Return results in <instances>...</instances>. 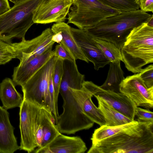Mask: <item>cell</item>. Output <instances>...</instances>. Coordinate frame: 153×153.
Returning a JSON list of instances; mask_svg holds the SVG:
<instances>
[{
	"label": "cell",
	"mask_w": 153,
	"mask_h": 153,
	"mask_svg": "<svg viewBox=\"0 0 153 153\" xmlns=\"http://www.w3.org/2000/svg\"><path fill=\"white\" fill-rule=\"evenodd\" d=\"M147 25L150 27H153V15L146 23Z\"/></svg>",
	"instance_id": "obj_34"
},
{
	"label": "cell",
	"mask_w": 153,
	"mask_h": 153,
	"mask_svg": "<svg viewBox=\"0 0 153 153\" xmlns=\"http://www.w3.org/2000/svg\"><path fill=\"white\" fill-rule=\"evenodd\" d=\"M135 115L137 117L136 121L138 122L146 123L150 126L153 128V112L149 109L143 108L140 107H137Z\"/></svg>",
	"instance_id": "obj_28"
},
{
	"label": "cell",
	"mask_w": 153,
	"mask_h": 153,
	"mask_svg": "<svg viewBox=\"0 0 153 153\" xmlns=\"http://www.w3.org/2000/svg\"><path fill=\"white\" fill-rule=\"evenodd\" d=\"M120 61L110 62L107 79L100 87L105 90L119 92L120 84L125 79L120 66Z\"/></svg>",
	"instance_id": "obj_20"
},
{
	"label": "cell",
	"mask_w": 153,
	"mask_h": 153,
	"mask_svg": "<svg viewBox=\"0 0 153 153\" xmlns=\"http://www.w3.org/2000/svg\"><path fill=\"white\" fill-rule=\"evenodd\" d=\"M86 145L78 136L70 137L60 133L45 146L34 150L36 153H84Z\"/></svg>",
	"instance_id": "obj_14"
},
{
	"label": "cell",
	"mask_w": 153,
	"mask_h": 153,
	"mask_svg": "<svg viewBox=\"0 0 153 153\" xmlns=\"http://www.w3.org/2000/svg\"><path fill=\"white\" fill-rule=\"evenodd\" d=\"M44 0H24L0 15V40L10 44L13 38H25L34 24V13Z\"/></svg>",
	"instance_id": "obj_5"
},
{
	"label": "cell",
	"mask_w": 153,
	"mask_h": 153,
	"mask_svg": "<svg viewBox=\"0 0 153 153\" xmlns=\"http://www.w3.org/2000/svg\"><path fill=\"white\" fill-rule=\"evenodd\" d=\"M140 77L148 89L153 88V65L142 68L139 73Z\"/></svg>",
	"instance_id": "obj_30"
},
{
	"label": "cell",
	"mask_w": 153,
	"mask_h": 153,
	"mask_svg": "<svg viewBox=\"0 0 153 153\" xmlns=\"http://www.w3.org/2000/svg\"><path fill=\"white\" fill-rule=\"evenodd\" d=\"M63 60L58 58L54 65L52 78L54 91V100L55 107L58 109V99L59 90L63 73Z\"/></svg>",
	"instance_id": "obj_25"
},
{
	"label": "cell",
	"mask_w": 153,
	"mask_h": 153,
	"mask_svg": "<svg viewBox=\"0 0 153 153\" xmlns=\"http://www.w3.org/2000/svg\"><path fill=\"white\" fill-rule=\"evenodd\" d=\"M138 123L137 121L134 120L130 123L119 126H110L104 125L101 126L94 130L91 138L92 143L109 137Z\"/></svg>",
	"instance_id": "obj_22"
},
{
	"label": "cell",
	"mask_w": 153,
	"mask_h": 153,
	"mask_svg": "<svg viewBox=\"0 0 153 153\" xmlns=\"http://www.w3.org/2000/svg\"><path fill=\"white\" fill-rule=\"evenodd\" d=\"M16 58L15 50L11 45L0 40V65L5 64Z\"/></svg>",
	"instance_id": "obj_27"
},
{
	"label": "cell",
	"mask_w": 153,
	"mask_h": 153,
	"mask_svg": "<svg viewBox=\"0 0 153 153\" xmlns=\"http://www.w3.org/2000/svg\"><path fill=\"white\" fill-rule=\"evenodd\" d=\"M52 48H50L42 54L29 60L20 62L14 68L12 80L16 86H22L54 55V50Z\"/></svg>",
	"instance_id": "obj_15"
},
{
	"label": "cell",
	"mask_w": 153,
	"mask_h": 153,
	"mask_svg": "<svg viewBox=\"0 0 153 153\" xmlns=\"http://www.w3.org/2000/svg\"><path fill=\"white\" fill-rule=\"evenodd\" d=\"M53 33L50 28H46L37 37L30 40L22 39L19 42L11 43L20 62L29 60L40 55L55 43L52 39Z\"/></svg>",
	"instance_id": "obj_9"
},
{
	"label": "cell",
	"mask_w": 153,
	"mask_h": 153,
	"mask_svg": "<svg viewBox=\"0 0 153 153\" xmlns=\"http://www.w3.org/2000/svg\"><path fill=\"white\" fill-rule=\"evenodd\" d=\"M71 28L67 23L62 22L54 24L51 29L60 33L62 37L61 42L69 50L76 60L80 59L89 63L75 40L72 33Z\"/></svg>",
	"instance_id": "obj_18"
},
{
	"label": "cell",
	"mask_w": 153,
	"mask_h": 153,
	"mask_svg": "<svg viewBox=\"0 0 153 153\" xmlns=\"http://www.w3.org/2000/svg\"><path fill=\"white\" fill-rule=\"evenodd\" d=\"M95 97L98 101V108L105 118V125L110 126H115L133 121L109 105L100 98Z\"/></svg>",
	"instance_id": "obj_19"
},
{
	"label": "cell",
	"mask_w": 153,
	"mask_h": 153,
	"mask_svg": "<svg viewBox=\"0 0 153 153\" xmlns=\"http://www.w3.org/2000/svg\"><path fill=\"white\" fill-rule=\"evenodd\" d=\"M19 108V127L21 135L19 149L29 153L34 151L37 147L35 134L41 108L24 99Z\"/></svg>",
	"instance_id": "obj_8"
},
{
	"label": "cell",
	"mask_w": 153,
	"mask_h": 153,
	"mask_svg": "<svg viewBox=\"0 0 153 153\" xmlns=\"http://www.w3.org/2000/svg\"><path fill=\"white\" fill-rule=\"evenodd\" d=\"M104 5L121 12L140 9L135 0H98Z\"/></svg>",
	"instance_id": "obj_26"
},
{
	"label": "cell",
	"mask_w": 153,
	"mask_h": 153,
	"mask_svg": "<svg viewBox=\"0 0 153 153\" xmlns=\"http://www.w3.org/2000/svg\"><path fill=\"white\" fill-rule=\"evenodd\" d=\"M13 80L6 78L0 83V99L3 107L7 110L16 107H20L23 97L17 91Z\"/></svg>",
	"instance_id": "obj_17"
},
{
	"label": "cell",
	"mask_w": 153,
	"mask_h": 153,
	"mask_svg": "<svg viewBox=\"0 0 153 153\" xmlns=\"http://www.w3.org/2000/svg\"><path fill=\"white\" fill-rule=\"evenodd\" d=\"M140 10L145 12H153V0H135Z\"/></svg>",
	"instance_id": "obj_31"
},
{
	"label": "cell",
	"mask_w": 153,
	"mask_h": 153,
	"mask_svg": "<svg viewBox=\"0 0 153 153\" xmlns=\"http://www.w3.org/2000/svg\"><path fill=\"white\" fill-rule=\"evenodd\" d=\"M52 114L45 109L41 108V119L43 139L41 148L46 146L60 133L56 125L53 122L55 119L54 120L55 118Z\"/></svg>",
	"instance_id": "obj_21"
},
{
	"label": "cell",
	"mask_w": 153,
	"mask_h": 153,
	"mask_svg": "<svg viewBox=\"0 0 153 153\" xmlns=\"http://www.w3.org/2000/svg\"><path fill=\"white\" fill-rule=\"evenodd\" d=\"M104 55L110 62L123 61L120 49L114 43L94 38Z\"/></svg>",
	"instance_id": "obj_23"
},
{
	"label": "cell",
	"mask_w": 153,
	"mask_h": 153,
	"mask_svg": "<svg viewBox=\"0 0 153 153\" xmlns=\"http://www.w3.org/2000/svg\"><path fill=\"white\" fill-rule=\"evenodd\" d=\"M98 0H72L68 14L67 24L83 30L92 27L108 17L121 13Z\"/></svg>",
	"instance_id": "obj_7"
},
{
	"label": "cell",
	"mask_w": 153,
	"mask_h": 153,
	"mask_svg": "<svg viewBox=\"0 0 153 153\" xmlns=\"http://www.w3.org/2000/svg\"><path fill=\"white\" fill-rule=\"evenodd\" d=\"M54 56L63 60H67L76 63V59L69 50L62 42L56 46Z\"/></svg>",
	"instance_id": "obj_29"
},
{
	"label": "cell",
	"mask_w": 153,
	"mask_h": 153,
	"mask_svg": "<svg viewBox=\"0 0 153 153\" xmlns=\"http://www.w3.org/2000/svg\"><path fill=\"white\" fill-rule=\"evenodd\" d=\"M7 110L0 106V153H13L19 149Z\"/></svg>",
	"instance_id": "obj_16"
},
{
	"label": "cell",
	"mask_w": 153,
	"mask_h": 153,
	"mask_svg": "<svg viewBox=\"0 0 153 153\" xmlns=\"http://www.w3.org/2000/svg\"><path fill=\"white\" fill-rule=\"evenodd\" d=\"M93 96L97 97L132 121L134 120L137 106L134 102L125 95L101 89L94 84L93 86Z\"/></svg>",
	"instance_id": "obj_13"
},
{
	"label": "cell",
	"mask_w": 153,
	"mask_h": 153,
	"mask_svg": "<svg viewBox=\"0 0 153 153\" xmlns=\"http://www.w3.org/2000/svg\"><path fill=\"white\" fill-rule=\"evenodd\" d=\"M72 3V0H44L34 13V23L64 22Z\"/></svg>",
	"instance_id": "obj_11"
},
{
	"label": "cell",
	"mask_w": 153,
	"mask_h": 153,
	"mask_svg": "<svg viewBox=\"0 0 153 153\" xmlns=\"http://www.w3.org/2000/svg\"><path fill=\"white\" fill-rule=\"evenodd\" d=\"M10 8L8 0H0V15L9 10Z\"/></svg>",
	"instance_id": "obj_33"
},
{
	"label": "cell",
	"mask_w": 153,
	"mask_h": 153,
	"mask_svg": "<svg viewBox=\"0 0 153 153\" xmlns=\"http://www.w3.org/2000/svg\"><path fill=\"white\" fill-rule=\"evenodd\" d=\"M14 4H16L24 0H9Z\"/></svg>",
	"instance_id": "obj_35"
},
{
	"label": "cell",
	"mask_w": 153,
	"mask_h": 153,
	"mask_svg": "<svg viewBox=\"0 0 153 153\" xmlns=\"http://www.w3.org/2000/svg\"><path fill=\"white\" fill-rule=\"evenodd\" d=\"M153 128L144 122L93 143L88 153H153Z\"/></svg>",
	"instance_id": "obj_1"
},
{
	"label": "cell",
	"mask_w": 153,
	"mask_h": 153,
	"mask_svg": "<svg viewBox=\"0 0 153 153\" xmlns=\"http://www.w3.org/2000/svg\"><path fill=\"white\" fill-rule=\"evenodd\" d=\"M57 58L54 55L21 86L24 99L52 114L48 85Z\"/></svg>",
	"instance_id": "obj_6"
},
{
	"label": "cell",
	"mask_w": 153,
	"mask_h": 153,
	"mask_svg": "<svg viewBox=\"0 0 153 153\" xmlns=\"http://www.w3.org/2000/svg\"><path fill=\"white\" fill-rule=\"evenodd\" d=\"M120 91L131 99L137 107L153 108V88L148 89L139 73L127 76L120 86Z\"/></svg>",
	"instance_id": "obj_10"
},
{
	"label": "cell",
	"mask_w": 153,
	"mask_h": 153,
	"mask_svg": "<svg viewBox=\"0 0 153 153\" xmlns=\"http://www.w3.org/2000/svg\"><path fill=\"white\" fill-rule=\"evenodd\" d=\"M120 50L126 68L139 73L143 66L153 62V27L143 23L134 27Z\"/></svg>",
	"instance_id": "obj_4"
},
{
	"label": "cell",
	"mask_w": 153,
	"mask_h": 153,
	"mask_svg": "<svg viewBox=\"0 0 153 153\" xmlns=\"http://www.w3.org/2000/svg\"><path fill=\"white\" fill-rule=\"evenodd\" d=\"M89 96L85 100L83 105L84 114L90 120L98 124L100 126L105 125L104 117L99 109L93 102L91 98Z\"/></svg>",
	"instance_id": "obj_24"
},
{
	"label": "cell",
	"mask_w": 153,
	"mask_h": 153,
	"mask_svg": "<svg viewBox=\"0 0 153 153\" xmlns=\"http://www.w3.org/2000/svg\"><path fill=\"white\" fill-rule=\"evenodd\" d=\"M93 84L91 81H84L79 89L59 88V93L63 101V111L59 115L56 125L60 133L74 134L93 127L94 123L84 114L83 108L87 98L93 96Z\"/></svg>",
	"instance_id": "obj_2"
},
{
	"label": "cell",
	"mask_w": 153,
	"mask_h": 153,
	"mask_svg": "<svg viewBox=\"0 0 153 153\" xmlns=\"http://www.w3.org/2000/svg\"><path fill=\"white\" fill-rule=\"evenodd\" d=\"M72 33L85 57L94 65L95 70L103 68L110 62L93 37L85 30L71 27Z\"/></svg>",
	"instance_id": "obj_12"
},
{
	"label": "cell",
	"mask_w": 153,
	"mask_h": 153,
	"mask_svg": "<svg viewBox=\"0 0 153 153\" xmlns=\"http://www.w3.org/2000/svg\"><path fill=\"white\" fill-rule=\"evenodd\" d=\"M152 15L140 9L122 12L84 30L93 37L112 42L121 49L133 29L146 23Z\"/></svg>",
	"instance_id": "obj_3"
},
{
	"label": "cell",
	"mask_w": 153,
	"mask_h": 153,
	"mask_svg": "<svg viewBox=\"0 0 153 153\" xmlns=\"http://www.w3.org/2000/svg\"><path fill=\"white\" fill-rule=\"evenodd\" d=\"M43 139L42 127L41 123V119L36 128L35 134V142L38 148L41 147Z\"/></svg>",
	"instance_id": "obj_32"
}]
</instances>
